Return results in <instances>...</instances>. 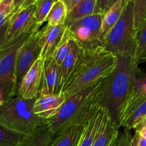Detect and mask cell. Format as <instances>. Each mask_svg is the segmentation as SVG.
I'll return each mask as SVG.
<instances>
[{
	"label": "cell",
	"mask_w": 146,
	"mask_h": 146,
	"mask_svg": "<svg viewBox=\"0 0 146 146\" xmlns=\"http://www.w3.org/2000/svg\"><path fill=\"white\" fill-rule=\"evenodd\" d=\"M28 135L14 132L0 125V146H19Z\"/></svg>",
	"instance_id": "cell-24"
},
{
	"label": "cell",
	"mask_w": 146,
	"mask_h": 146,
	"mask_svg": "<svg viewBox=\"0 0 146 146\" xmlns=\"http://www.w3.org/2000/svg\"><path fill=\"white\" fill-rule=\"evenodd\" d=\"M63 81L60 66L52 57L43 60L40 95H57L62 93Z\"/></svg>",
	"instance_id": "cell-10"
},
{
	"label": "cell",
	"mask_w": 146,
	"mask_h": 146,
	"mask_svg": "<svg viewBox=\"0 0 146 146\" xmlns=\"http://www.w3.org/2000/svg\"><path fill=\"white\" fill-rule=\"evenodd\" d=\"M0 1H1V0H0Z\"/></svg>",
	"instance_id": "cell-40"
},
{
	"label": "cell",
	"mask_w": 146,
	"mask_h": 146,
	"mask_svg": "<svg viewBox=\"0 0 146 146\" xmlns=\"http://www.w3.org/2000/svg\"><path fill=\"white\" fill-rule=\"evenodd\" d=\"M116 1H117V0H112V5H113V4H114Z\"/></svg>",
	"instance_id": "cell-38"
},
{
	"label": "cell",
	"mask_w": 146,
	"mask_h": 146,
	"mask_svg": "<svg viewBox=\"0 0 146 146\" xmlns=\"http://www.w3.org/2000/svg\"><path fill=\"white\" fill-rule=\"evenodd\" d=\"M37 27L40 26H35L18 36L7 41L0 48V91L4 101L15 96L14 85L17 53Z\"/></svg>",
	"instance_id": "cell-6"
},
{
	"label": "cell",
	"mask_w": 146,
	"mask_h": 146,
	"mask_svg": "<svg viewBox=\"0 0 146 146\" xmlns=\"http://www.w3.org/2000/svg\"><path fill=\"white\" fill-rule=\"evenodd\" d=\"M37 1V0H26V1H24V4L21 5V7H20L19 9H22L27 8V7H30V6L34 5V4H35V2Z\"/></svg>",
	"instance_id": "cell-36"
},
{
	"label": "cell",
	"mask_w": 146,
	"mask_h": 146,
	"mask_svg": "<svg viewBox=\"0 0 146 146\" xmlns=\"http://www.w3.org/2000/svg\"><path fill=\"white\" fill-rule=\"evenodd\" d=\"M40 31L39 27L36 28L28 39L19 49L16 60L15 85L14 95L18 96V90L20 84L27 71L30 69L37 60L41 56V46L39 42Z\"/></svg>",
	"instance_id": "cell-8"
},
{
	"label": "cell",
	"mask_w": 146,
	"mask_h": 146,
	"mask_svg": "<svg viewBox=\"0 0 146 146\" xmlns=\"http://www.w3.org/2000/svg\"><path fill=\"white\" fill-rule=\"evenodd\" d=\"M68 14L67 6L62 0H57L52 7L46 21L50 26H58L64 24Z\"/></svg>",
	"instance_id": "cell-22"
},
{
	"label": "cell",
	"mask_w": 146,
	"mask_h": 146,
	"mask_svg": "<svg viewBox=\"0 0 146 146\" xmlns=\"http://www.w3.org/2000/svg\"><path fill=\"white\" fill-rule=\"evenodd\" d=\"M97 0H82L67 14L64 22L67 28L81 19L94 14Z\"/></svg>",
	"instance_id": "cell-19"
},
{
	"label": "cell",
	"mask_w": 146,
	"mask_h": 146,
	"mask_svg": "<svg viewBox=\"0 0 146 146\" xmlns=\"http://www.w3.org/2000/svg\"><path fill=\"white\" fill-rule=\"evenodd\" d=\"M131 146H146V139L135 133L134 136L132 138Z\"/></svg>",
	"instance_id": "cell-32"
},
{
	"label": "cell",
	"mask_w": 146,
	"mask_h": 146,
	"mask_svg": "<svg viewBox=\"0 0 146 146\" xmlns=\"http://www.w3.org/2000/svg\"><path fill=\"white\" fill-rule=\"evenodd\" d=\"M26 0H13V7H14V14L17 12L20 7H21L23 4L24 3Z\"/></svg>",
	"instance_id": "cell-35"
},
{
	"label": "cell",
	"mask_w": 146,
	"mask_h": 146,
	"mask_svg": "<svg viewBox=\"0 0 146 146\" xmlns=\"http://www.w3.org/2000/svg\"><path fill=\"white\" fill-rule=\"evenodd\" d=\"M117 57L115 68L104 78L101 107L106 110L112 121L120 127L123 110L134 91L135 78L138 68L132 57Z\"/></svg>",
	"instance_id": "cell-2"
},
{
	"label": "cell",
	"mask_w": 146,
	"mask_h": 146,
	"mask_svg": "<svg viewBox=\"0 0 146 146\" xmlns=\"http://www.w3.org/2000/svg\"><path fill=\"white\" fill-rule=\"evenodd\" d=\"M4 101V97H3V95H2V94H1V92L0 91V104H1Z\"/></svg>",
	"instance_id": "cell-37"
},
{
	"label": "cell",
	"mask_w": 146,
	"mask_h": 146,
	"mask_svg": "<svg viewBox=\"0 0 146 146\" xmlns=\"http://www.w3.org/2000/svg\"><path fill=\"white\" fill-rule=\"evenodd\" d=\"M62 1H64V3L66 4V6H67V8L69 13L73 8H74L79 3L81 2L82 0H62Z\"/></svg>",
	"instance_id": "cell-34"
},
{
	"label": "cell",
	"mask_w": 146,
	"mask_h": 146,
	"mask_svg": "<svg viewBox=\"0 0 146 146\" xmlns=\"http://www.w3.org/2000/svg\"><path fill=\"white\" fill-rule=\"evenodd\" d=\"M132 138L130 130L125 128L123 132L119 133L115 146H131Z\"/></svg>",
	"instance_id": "cell-29"
},
{
	"label": "cell",
	"mask_w": 146,
	"mask_h": 146,
	"mask_svg": "<svg viewBox=\"0 0 146 146\" xmlns=\"http://www.w3.org/2000/svg\"><path fill=\"white\" fill-rule=\"evenodd\" d=\"M133 4V18L135 30L146 17V0H132Z\"/></svg>",
	"instance_id": "cell-27"
},
{
	"label": "cell",
	"mask_w": 146,
	"mask_h": 146,
	"mask_svg": "<svg viewBox=\"0 0 146 146\" xmlns=\"http://www.w3.org/2000/svg\"><path fill=\"white\" fill-rule=\"evenodd\" d=\"M35 5L19 9L10 18L7 30V41L11 40L37 26L34 19Z\"/></svg>",
	"instance_id": "cell-11"
},
{
	"label": "cell",
	"mask_w": 146,
	"mask_h": 146,
	"mask_svg": "<svg viewBox=\"0 0 146 146\" xmlns=\"http://www.w3.org/2000/svg\"><path fill=\"white\" fill-rule=\"evenodd\" d=\"M65 30L66 27L64 24L54 27L47 24L40 31L39 42L42 48L40 58L44 60L52 57L64 36Z\"/></svg>",
	"instance_id": "cell-13"
},
{
	"label": "cell",
	"mask_w": 146,
	"mask_h": 146,
	"mask_svg": "<svg viewBox=\"0 0 146 146\" xmlns=\"http://www.w3.org/2000/svg\"><path fill=\"white\" fill-rule=\"evenodd\" d=\"M116 141H117V139H116V141H115V142H114V143H113V145H112V146H115V144H116Z\"/></svg>",
	"instance_id": "cell-39"
},
{
	"label": "cell",
	"mask_w": 146,
	"mask_h": 146,
	"mask_svg": "<svg viewBox=\"0 0 146 146\" xmlns=\"http://www.w3.org/2000/svg\"><path fill=\"white\" fill-rule=\"evenodd\" d=\"M145 118L146 95L133 91L121 113L120 127L128 130L134 129Z\"/></svg>",
	"instance_id": "cell-9"
},
{
	"label": "cell",
	"mask_w": 146,
	"mask_h": 146,
	"mask_svg": "<svg viewBox=\"0 0 146 146\" xmlns=\"http://www.w3.org/2000/svg\"><path fill=\"white\" fill-rule=\"evenodd\" d=\"M127 1V0H117L104 14L101 26L102 39L120 19Z\"/></svg>",
	"instance_id": "cell-17"
},
{
	"label": "cell",
	"mask_w": 146,
	"mask_h": 146,
	"mask_svg": "<svg viewBox=\"0 0 146 146\" xmlns=\"http://www.w3.org/2000/svg\"><path fill=\"white\" fill-rule=\"evenodd\" d=\"M54 136L48 124H45L29 135L19 146H48Z\"/></svg>",
	"instance_id": "cell-21"
},
{
	"label": "cell",
	"mask_w": 146,
	"mask_h": 146,
	"mask_svg": "<svg viewBox=\"0 0 146 146\" xmlns=\"http://www.w3.org/2000/svg\"><path fill=\"white\" fill-rule=\"evenodd\" d=\"M103 46L116 56L134 58L136 50L133 4L127 0L120 19L102 39Z\"/></svg>",
	"instance_id": "cell-5"
},
{
	"label": "cell",
	"mask_w": 146,
	"mask_h": 146,
	"mask_svg": "<svg viewBox=\"0 0 146 146\" xmlns=\"http://www.w3.org/2000/svg\"><path fill=\"white\" fill-rule=\"evenodd\" d=\"M42 67L43 60L39 58L23 77L18 90V96L27 99H31L39 96Z\"/></svg>",
	"instance_id": "cell-12"
},
{
	"label": "cell",
	"mask_w": 146,
	"mask_h": 146,
	"mask_svg": "<svg viewBox=\"0 0 146 146\" xmlns=\"http://www.w3.org/2000/svg\"><path fill=\"white\" fill-rule=\"evenodd\" d=\"M104 110L102 121L92 146H112L120 133V127L112 121L106 110Z\"/></svg>",
	"instance_id": "cell-15"
},
{
	"label": "cell",
	"mask_w": 146,
	"mask_h": 146,
	"mask_svg": "<svg viewBox=\"0 0 146 146\" xmlns=\"http://www.w3.org/2000/svg\"><path fill=\"white\" fill-rule=\"evenodd\" d=\"M57 0H37L35 2V12L34 19L38 26L42 25L46 21L47 15L52 7Z\"/></svg>",
	"instance_id": "cell-26"
},
{
	"label": "cell",
	"mask_w": 146,
	"mask_h": 146,
	"mask_svg": "<svg viewBox=\"0 0 146 146\" xmlns=\"http://www.w3.org/2000/svg\"><path fill=\"white\" fill-rule=\"evenodd\" d=\"M84 125H77L54 135L48 146H77Z\"/></svg>",
	"instance_id": "cell-18"
},
{
	"label": "cell",
	"mask_w": 146,
	"mask_h": 146,
	"mask_svg": "<svg viewBox=\"0 0 146 146\" xmlns=\"http://www.w3.org/2000/svg\"><path fill=\"white\" fill-rule=\"evenodd\" d=\"M37 98L27 99L16 96L0 104V125L11 131L29 135L48 120L40 118L33 112Z\"/></svg>",
	"instance_id": "cell-4"
},
{
	"label": "cell",
	"mask_w": 146,
	"mask_h": 146,
	"mask_svg": "<svg viewBox=\"0 0 146 146\" xmlns=\"http://www.w3.org/2000/svg\"><path fill=\"white\" fill-rule=\"evenodd\" d=\"M135 39L136 50L134 60L137 64L139 58L146 51V17L135 30Z\"/></svg>",
	"instance_id": "cell-25"
},
{
	"label": "cell",
	"mask_w": 146,
	"mask_h": 146,
	"mask_svg": "<svg viewBox=\"0 0 146 146\" xmlns=\"http://www.w3.org/2000/svg\"><path fill=\"white\" fill-rule=\"evenodd\" d=\"M63 93L57 95L39 96L33 106V112L40 118L47 119L54 116L65 101Z\"/></svg>",
	"instance_id": "cell-14"
},
{
	"label": "cell",
	"mask_w": 146,
	"mask_h": 146,
	"mask_svg": "<svg viewBox=\"0 0 146 146\" xmlns=\"http://www.w3.org/2000/svg\"><path fill=\"white\" fill-rule=\"evenodd\" d=\"M134 129L135 130V133L146 139V118L140 121Z\"/></svg>",
	"instance_id": "cell-31"
},
{
	"label": "cell",
	"mask_w": 146,
	"mask_h": 146,
	"mask_svg": "<svg viewBox=\"0 0 146 146\" xmlns=\"http://www.w3.org/2000/svg\"><path fill=\"white\" fill-rule=\"evenodd\" d=\"M104 110L100 108L98 112L84 124V130L82 133L77 146H92L96 138L99 128L100 126Z\"/></svg>",
	"instance_id": "cell-16"
},
{
	"label": "cell",
	"mask_w": 146,
	"mask_h": 146,
	"mask_svg": "<svg viewBox=\"0 0 146 146\" xmlns=\"http://www.w3.org/2000/svg\"><path fill=\"white\" fill-rule=\"evenodd\" d=\"M14 14L13 0L0 1V27L6 25Z\"/></svg>",
	"instance_id": "cell-28"
},
{
	"label": "cell",
	"mask_w": 146,
	"mask_h": 146,
	"mask_svg": "<svg viewBox=\"0 0 146 146\" xmlns=\"http://www.w3.org/2000/svg\"><path fill=\"white\" fill-rule=\"evenodd\" d=\"M8 24L0 27V48L7 41V30Z\"/></svg>",
	"instance_id": "cell-33"
},
{
	"label": "cell",
	"mask_w": 146,
	"mask_h": 146,
	"mask_svg": "<svg viewBox=\"0 0 146 146\" xmlns=\"http://www.w3.org/2000/svg\"><path fill=\"white\" fill-rule=\"evenodd\" d=\"M73 37L71 31H70L68 28L66 27V30L64 31V36L62 38L61 41L59 44L58 46L56 48L54 54L52 56V58L56 64L60 66L64 58L70 54L72 48V44Z\"/></svg>",
	"instance_id": "cell-23"
},
{
	"label": "cell",
	"mask_w": 146,
	"mask_h": 146,
	"mask_svg": "<svg viewBox=\"0 0 146 146\" xmlns=\"http://www.w3.org/2000/svg\"><path fill=\"white\" fill-rule=\"evenodd\" d=\"M82 51V48L73 38L71 51L60 66L62 77L63 87L70 74L77 66L79 60H80Z\"/></svg>",
	"instance_id": "cell-20"
},
{
	"label": "cell",
	"mask_w": 146,
	"mask_h": 146,
	"mask_svg": "<svg viewBox=\"0 0 146 146\" xmlns=\"http://www.w3.org/2000/svg\"><path fill=\"white\" fill-rule=\"evenodd\" d=\"M112 6V0H97L94 14H104Z\"/></svg>",
	"instance_id": "cell-30"
},
{
	"label": "cell",
	"mask_w": 146,
	"mask_h": 146,
	"mask_svg": "<svg viewBox=\"0 0 146 146\" xmlns=\"http://www.w3.org/2000/svg\"><path fill=\"white\" fill-rule=\"evenodd\" d=\"M117 61V57L103 46L94 49L82 48L77 66L63 87L65 98L108 76L115 68Z\"/></svg>",
	"instance_id": "cell-3"
},
{
	"label": "cell",
	"mask_w": 146,
	"mask_h": 146,
	"mask_svg": "<svg viewBox=\"0 0 146 146\" xmlns=\"http://www.w3.org/2000/svg\"><path fill=\"white\" fill-rule=\"evenodd\" d=\"M103 16L102 14H93L75 21L68 27L74 40L83 49H94L103 46L101 37Z\"/></svg>",
	"instance_id": "cell-7"
},
{
	"label": "cell",
	"mask_w": 146,
	"mask_h": 146,
	"mask_svg": "<svg viewBox=\"0 0 146 146\" xmlns=\"http://www.w3.org/2000/svg\"><path fill=\"white\" fill-rule=\"evenodd\" d=\"M104 78L66 98L57 113L48 119L47 124L53 135H59L74 125H84L98 112Z\"/></svg>",
	"instance_id": "cell-1"
},
{
	"label": "cell",
	"mask_w": 146,
	"mask_h": 146,
	"mask_svg": "<svg viewBox=\"0 0 146 146\" xmlns=\"http://www.w3.org/2000/svg\"><path fill=\"white\" fill-rule=\"evenodd\" d=\"M131 1H132V0H131Z\"/></svg>",
	"instance_id": "cell-41"
}]
</instances>
